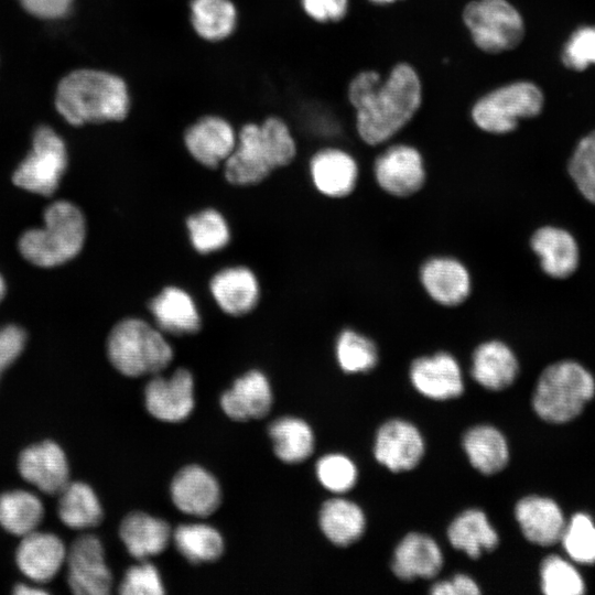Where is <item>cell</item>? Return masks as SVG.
<instances>
[{
	"instance_id": "cell-1",
	"label": "cell",
	"mask_w": 595,
	"mask_h": 595,
	"mask_svg": "<svg viewBox=\"0 0 595 595\" xmlns=\"http://www.w3.org/2000/svg\"><path fill=\"white\" fill-rule=\"evenodd\" d=\"M348 99L356 110V129L369 145L388 141L416 113L422 85L416 71L398 63L386 78L376 71L358 73L348 85Z\"/></svg>"
},
{
	"instance_id": "cell-2",
	"label": "cell",
	"mask_w": 595,
	"mask_h": 595,
	"mask_svg": "<svg viewBox=\"0 0 595 595\" xmlns=\"http://www.w3.org/2000/svg\"><path fill=\"white\" fill-rule=\"evenodd\" d=\"M55 108L73 126L122 121L131 110V95L121 76L104 69L80 68L60 80Z\"/></svg>"
},
{
	"instance_id": "cell-3",
	"label": "cell",
	"mask_w": 595,
	"mask_h": 595,
	"mask_svg": "<svg viewBox=\"0 0 595 595\" xmlns=\"http://www.w3.org/2000/svg\"><path fill=\"white\" fill-rule=\"evenodd\" d=\"M295 155L296 142L289 125L270 115L260 122L249 121L240 127L236 147L224 162V175L232 185H255L290 164Z\"/></svg>"
},
{
	"instance_id": "cell-4",
	"label": "cell",
	"mask_w": 595,
	"mask_h": 595,
	"mask_svg": "<svg viewBox=\"0 0 595 595\" xmlns=\"http://www.w3.org/2000/svg\"><path fill=\"white\" fill-rule=\"evenodd\" d=\"M45 225L22 235L19 249L33 264L54 267L74 258L82 249L86 227L82 212L72 203L60 201L44 213Z\"/></svg>"
},
{
	"instance_id": "cell-5",
	"label": "cell",
	"mask_w": 595,
	"mask_h": 595,
	"mask_svg": "<svg viewBox=\"0 0 595 595\" xmlns=\"http://www.w3.org/2000/svg\"><path fill=\"white\" fill-rule=\"evenodd\" d=\"M107 354L111 365L128 377L158 374L173 359L162 331L138 317L125 318L112 327Z\"/></svg>"
},
{
	"instance_id": "cell-6",
	"label": "cell",
	"mask_w": 595,
	"mask_h": 595,
	"mask_svg": "<svg viewBox=\"0 0 595 595\" xmlns=\"http://www.w3.org/2000/svg\"><path fill=\"white\" fill-rule=\"evenodd\" d=\"M594 393L593 376L582 365L562 360L542 371L532 405L541 419L564 423L576 418Z\"/></svg>"
},
{
	"instance_id": "cell-7",
	"label": "cell",
	"mask_w": 595,
	"mask_h": 595,
	"mask_svg": "<svg viewBox=\"0 0 595 595\" xmlns=\"http://www.w3.org/2000/svg\"><path fill=\"white\" fill-rule=\"evenodd\" d=\"M542 90L528 80H517L482 96L472 108L474 123L485 132L505 134L513 131L520 119L538 116L543 108Z\"/></svg>"
},
{
	"instance_id": "cell-8",
	"label": "cell",
	"mask_w": 595,
	"mask_h": 595,
	"mask_svg": "<svg viewBox=\"0 0 595 595\" xmlns=\"http://www.w3.org/2000/svg\"><path fill=\"white\" fill-rule=\"evenodd\" d=\"M463 22L474 44L489 54L513 50L524 36L523 19L507 0H473L463 10Z\"/></svg>"
},
{
	"instance_id": "cell-9",
	"label": "cell",
	"mask_w": 595,
	"mask_h": 595,
	"mask_svg": "<svg viewBox=\"0 0 595 595\" xmlns=\"http://www.w3.org/2000/svg\"><path fill=\"white\" fill-rule=\"evenodd\" d=\"M67 165V151L62 138L50 127H39L32 149L13 174L15 185L41 195H51Z\"/></svg>"
},
{
	"instance_id": "cell-10",
	"label": "cell",
	"mask_w": 595,
	"mask_h": 595,
	"mask_svg": "<svg viewBox=\"0 0 595 595\" xmlns=\"http://www.w3.org/2000/svg\"><path fill=\"white\" fill-rule=\"evenodd\" d=\"M183 142L187 153L197 163L207 169H216L234 151L237 131L227 118L207 113L185 128Z\"/></svg>"
},
{
	"instance_id": "cell-11",
	"label": "cell",
	"mask_w": 595,
	"mask_h": 595,
	"mask_svg": "<svg viewBox=\"0 0 595 595\" xmlns=\"http://www.w3.org/2000/svg\"><path fill=\"white\" fill-rule=\"evenodd\" d=\"M374 175L386 193L408 197L419 192L425 182L424 161L414 147L393 144L377 156Z\"/></svg>"
},
{
	"instance_id": "cell-12",
	"label": "cell",
	"mask_w": 595,
	"mask_h": 595,
	"mask_svg": "<svg viewBox=\"0 0 595 595\" xmlns=\"http://www.w3.org/2000/svg\"><path fill=\"white\" fill-rule=\"evenodd\" d=\"M67 581L78 595H106L112 586V576L106 565L100 541L90 534L77 538L68 553Z\"/></svg>"
},
{
	"instance_id": "cell-13",
	"label": "cell",
	"mask_w": 595,
	"mask_h": 595,
	"mask_svg": "<svg viewBox=\"0 0 595 595\" xmlns=\"http://www.w3.org/2000/svg\"><path fill=\"white\" fill-rule=\"evenodd\" d=\"M424 454V441L418 428L409 421L391 419L376 433L374 455L378 463L393 473L414 468Z\"/></svg>"
},
{
	"instance_id": "cell-14",
	"label": "cell",
	"mask_w": 595,
	"mask_h": 595,
	"mask_svg": "<svg viewBox=\"0 0 595 595\" xmlns=\"http://www.w3.org/2000/svg\"><path fill=\"white\" fill-rule=\"evenodd\" d=\"M145 408L151 415L164 422L185 420L194 409V380L192 374L180 368L171 377H154L144 389Z\"/></svg>"
},
{
	"instance_id": "cell-15",
	"label": "cell",
	"mask_w": 595,
	"mask_h": 595,
	"mask_svg": "<svg viewBox=\"0 0 595 595\" xmlns=\"http://www.w3.org/2000/svg\"><path fill=\"white\" fill-rule=\"evenodd\" d=\"M409 377L414 389L429 399L448 400L464 392L461 367L457 360L445 351L414 359Z\"/></svg>"
},
{
	"instance_id": "cell-16",
	"label": "cell",
	"mask_w": 595,
	"mask_h": 595,
	"mask_svg": "<svg viewBox=\"0 0 595 595\" xmlns=\"http://www.w3.org/2000/svg\"><path fill=\"white\" fill-rule=\"evenodd\" d=\"M21 476L41 491L60 494L69 483V469L63 450L52 441L25 448L19 457Z\"/></svg>"
},
{
	"instance_id": "cell-17",
	"label": "cell",
	"mask_w": 595,
	"mask_h": 595,
	"mask_svg": "<svg viewBox=\"0 0 595 595\" xmlns=\"http://www.w3.org/2000/svg\"><path fill=\"white\" fill-rule=\"evenodd\" d=\"M170 491L177 509L196 517L212 515L221 500L216 478L197 465L180 469L172 479Z\"/></svg>"
},
{
	"instance_id": "cell-18",
	"label": "cell",
	"mask_w": 595,
	"mask_h": 595,
	"mask_svg": "<svg viewBox=\"0 0 595 595\" xmlns=\"http://www.w3.org/2000/svg\"><path fill=\"white\" fill-rule=\"evenodd\" d=\"M420 280L428 295L444 306H457L470 293V275L457 259L432 257L420 269Z\"/></svg>"
},
{
	"instance_id": "cell-19",
	"label": "cell",
	"mask_w": 595,
	"mask_h": 595,
	"mask_svg": "<svg viewBox=\"0 0 595 595\" xmlns=\"http://www.w3.org/2000/svg\"><path fill=\"white\" fill-rule=\"evenodd\" d=\"M209 289L218 307L231 316L250 313L260 294L256 274L244 266L219 270L210 279Z\"/></svg>"
},
{
	"instance_id": "cell-20",
	"label": "cell",
	"mask_w": 595,
	"mask_h": 595,
	"mask_svg": "<svg viewBox=\"0 0 595 595\" xmlns=\"http://www.w3.org/2000/svg\"><path fill=\"white\" fill-rule=\"evenodd\" d=\"M443 554L430 536L410 532L394 549L391 570L402 581L432 578L441 571Z\"/></svg>"
},
{
	"instance_id": "cell-21",
	"label": "cell",
	"mask_w": 595,
	"mask_h": 595,
	"mask_svg": "<svg viewBox=\"0 0 595 595\" xmlns=\"http://www.w3.org/2000/svg\"><path fill=\"white\" fill-rule=\"evenodd\" d=\"M310 173L320 193L332 198H342L354 191L358 178V166L355 159L346 151L325 148L312 156Z\"/></svg>"
},
{
	"instance_id": "cell-22",
	"label": "cell",
	"mask_w": 595,
	"mask_h": 595,
	"mask_svg": "<svg viewBox=\"0 0 595 595\" xmlns=\"http://www.w3.org/2000/svg\"><path fill=\"white\" fill-rule=\"evenodd\" d=\"M66 560L63 541L48 532L32 531L24 536L17 549V564L32 581L52 580Z\"/></svg>"
},
{
	"instance_id": "cell-23",
	"label": "cell",
	"mask_w": 595,
	"mask_h": 595,
	"mask_svg": "<svg viewBox=\"0 0 595 595\" xmlns=\"http://www.w3.org/2000/svg\"><path fill=\"white\" fill-rule=\"evenodd\" d=\"M533 252L539 257L542 270L555 279L572 275L580 262V250L574 237L563 228L543 226L530 239Z\"/></svg>"
},
{
	"instance_id": "cell-24",
	"label": "cell",
	"mask_w": 595,
	"mask_h": 595,
	"mask_svg": "<svg viewBox=\"0 0 595 595\" xmlns=\"http://www.w3.org/2000/svg\"><path fill=\"white\" fill-rule=\"evenodd\" d=\"M220 405L236 421L267 415L272 405V391L267 377L258 370L248 371L223 393Z\"/></svg>"
},
{
	"instance_id": "cell-25",
	"label": "cell",
	"mask_w": 595,
	"mask_h": 595,
	"mask_svg": "<svg viewBox=\"0 0 595 595\" xmlns=\"http://www.w3.org/2000/svg\"><path fill=\"white\" fill-rule=\"evenodd\" d=\"M515 517L526 539L543 547L560 541L565 528L559 506L540 496L520 499L515 507Z\"/></svg>"
},
{
	"instance_id": "cell-26",
	"label": "cell",
	"mask_w": 595,
	"mask_h": 595,
	"mask_svg": "<svg viewBox=\"0 0 595 595\" xmlns=\"http://www.w3.org/2000/svg\"><path fill=\"white\" fill-rule=\"evenodd\" d=\"M156 327L173 335L194 334L201 329L202 318L195 301L178 286H165L149 304Z\"/></svg>"
},
{
	"instance_id": "cell-27",
	"label": "cell",
	"mask_w": 595,
	"mask_h": 595,
	"mask_svg": "<svg viewBox=\"0 0 595 595\" xmlns=\"http://www.w3.org/2000/svg\"><path fill=\"white\" fill-rule=\"evenodd\" d=\"M518 371L516 355L501 340L484 342L473 353L470 374L485 389L499 391L508 388L517 378Z\"/></svg>"
},
{
	"instance_id": "cell-28",
	"label": "cell",
	"mask_w": 595,
	"mask_h": 595,
	"mask_svg": "<svg viewBox=\"0 0 595 595\" xmlns=\"http://www.w3.org/2000/svg\"><path fill=\"white\" fill-rule=\"evenodd\" d=\"M119 534L130 555L144 561L165 550L171 529L164 520L137 511L122 520Z\"/></svg>"
},
{
	"instance_id": "cell-29",
	"label": "cell",
	"mask_w": 595,
	"mask_h": 595,
	"mask_svg": "<svg viewBox=\"0 0 595 595\" xmlns=\"http://www.w3.org/2000/svg\"><path fill=\"white\" fill-rule=\"evenodd\" d=\"M188 20L201 40L219 43L236 32L239 12L232 0H190Z\"/></svg>"
},
{
	"instance_id": "cell-30",
	"label": "cell",
	"mask_w": 595,
	"mask_h": 595,
	"mask_svg": "<svg viewBox=\"0 0 595 595\" xmlns=\"http://www.w3.org/2000/svg\"><path fill=\"white\" fill-rule=\"evenodd\" d=\"M453 548L477 559L484 551L494 550L499 543L497 531L486 513L479 509H466L457 515L447 528Z\"/></svg>"
},
{
	"instance_id": "cell-31",
	"label": "cell",
	"mask_w": 595,
	"mask_h": 595,
	"mask_svg": "<svg viewBox=\"0 0 595 595\" xmlns=\"http://www.w3.org/2000/svg\"><path fill=\"white\" fill-rule=\"evenodd\" d=\"M463 448L472 466L484 475L502 470L509 461L508 443L491 425L470 428L463 436Z\"/></svg>"
},
{
	"instance_id": "cell-32",
	"label": "cell",
	"mask_w": 595,
	"mask_h": 595,
	"mask_svg": "<svg viewBox=\"0 0 595 595\" xmlns=\"http://www.w3.org/2000/svg\"><path fill=\"white\" fill-rule=\"evenodd\" d=\"M318 522L324 536L338 547H347L359 540L366 527L363 509L354 501L340 497L323 504Z\"/></svg>"
},
{
	"instance_id": "cell-33",
	"label": "cell",
	"mask_w": 595,
	"mask_h": 595,
	"mask_svg": "<svg viewBox=\"0 0 595 595\" xmlns=\"http://www.w3.org/2000/svg\"><path fill=\"white\" fill-rule=\"evenodd\" d=\"M275 455L289 464L305 461L313 452L314 435L310 425L293 416H283L269 426Z\"/></svg>"
},
{
	"instance_id": "cell-34",
	"label": "cell",
	"mask_w": 595,
	"mask_h": 595,
	"mask_svg": "<svg viewBox=\"0 0 595 595\" xmlns=\"http://www.w3.org/2000/svg\"><path fill=\"white\" fill-rule=\"evenodd\" d=\"M58 517L69 528L86 529L99 524L102 509L94 490L84 483H68L60 493Z\"/></svg>"
},
{
	"instance_id": "cell-35",
	"label": "cell",
	"mask_w": 595,
	"mask_h": 595,
	"mask_svg": "<svg viewBox=\"0 0 595 595\" xmlns=\"http://www.w3.org/2000/svg\"><path fill=\"white\" fill-rule=\"evenodd\" d=\"M41 500L25 490H12L0 496V524L14 536L34 531L43 518Z\"/></svg>"
},
{
	"instance_id": "cell-36",
	"label": "cell",
	"mask_w": 595,
	"mask_h": 595,
	"mask_svg": "<svg viewBox=\"0 0 595 595\" xmlns=\"http://www.w3.org/2000/svg\"><path fill=\"white\" fill-rule=\"evenodd\" d=\"M173 539L178 552L194 564L216 561L224 551L221 534L204 523L181 524Z\"/></svg>"
},
{
	"instance_id": "cell-37",
	"label": "cell",
	"mask_w": 595,
	"mask_h": 595,
	"mask_svg": "<svg viewBox=\"0 0 595 595\" xmlns=\"http://www.w3.org/2000/svg\"><path fill=\"white\" fill-rule=\"evenodd\" d=\"M186 228L193 248L203 255L221 250L230 240V229L225 217L214 208L191 215Z\"/></svg>"
},
{
	"instance_id": "cell-38",
	"label": "cell",
	"mask_w": 595,
	"mask_h": 595,
	"mask_svg": "<svg viewBox=\"0 0 595 595\" xmlns=\"http://www.w3.org/2000/svg\"><path fill=\"white\" fill-rule=\"evenodd\" d=\"M336 358L347 374L367 372L378 363L376 344L354 329H344L336 340Z\"/></svg>"
},
{
	"instance_id": "cell-39",
	"label": "cell",
	"mask_w": 595,
	"mask_h": 595,
	"mask_svg": "<svg viewBox=\"0 0 595 595\" xmlns=\"http://www.w3.org/2000/svg\"><path fill=\"white\" fill-rule=\"evenodd\" d=\"M567 172L584 198L595 204V130L576 144Z\"/></svg>"
},
{
	"instance_id": "cell-40",
	"label": "cell",
	"mask_w": 595,
	"mask_h": 595,
	"mask_svg": "<svg viewBox=\"0 0 595 595\" xmlns=\"http://www.w3.org/2000/svg\"><path fill=\"white\" fill-rule=\"evenodd\" d=\"M541 588L547 595H578L584 584L577 571L556 555L544 559L540 570Z\"/></svg>"
},
{
	"instance_id": "cell-41",
	"label": "cell",
	"mask_w": 595,
	"mask_h": 595,
	"mask_svg": "<svg viewBox=\"0 0 595 595\" xmlns=\"http://www.w3.org/2000/svg\"><path fill=\"white\" fill-rule=\"evenodd\" d=\"M560 541L573 560L587 564L595 562V526L587 515H574L565 524Z\"/></svg>"
},
{
	"instance_id": "cell-42",
	"label": "cell",
	"mask_w": 595,
	"mask_h": 595,
	"mask_svg": "<svg viewBox=\"0 0 595 595\" xmlns=\"http://www.w3.org/2000/svg\"><path fill=\"white\" fill-rule=\"evenodd\" d=\"M316 475L326 489L343 494L355 486L358 472L354 462L347 456L328 454L317 462Z\"/></svg>"
},
{
	"instance_id": "cell-43",
	"label": "cell",
	"mask_w": 595,
	"mask_h": 595,
	"mask_svg": "<svg viewBox=\"0 0 595 595\" xmlns=\"http://www.w3.org/2000/svg\"><path fill=\"white\" fill-rule=\"evenodd\" d=\"M561 60L565 67L576 72L595 65V25L574 30L562 48Z\"/></svg>"
},
{
	"instance_id": "cell-44",
	"label": "cell",
	"mask_w": 595,
	"mask_h": 595,
	"mask_svg": "<svg viewBox=\"0 0 595 595\" xmlns=\"http://www.w3.org/2000/svg\"><path fill=\"white\" fill-rule=\"evenodd\" d=\"M122 595H162L163 584L156 567L145 560L128 569L119 585Z\"/></svg>"
},
{
	"instance_id": "cell-45",
	"label": "cell",
	"mask_w": 595,
	"mask_h": 595,
	"mask_svg": "<svg viewBox=\"0 0 595 595\" xmlns=\"http://www.w3.org/2000/svg\"><path fill=\"white\" fill-rule=\"evenodd\" d=\"M304 13L315 22L340 21L347 13L348 0H300Z\"/></svg>"
},
{
	"instance_id": "cell-46",
	"label": "cell",
	"mask_w": 595,
	"mask_h": 595,
	"mask_svg": "<svg viewBox=\"0 0 595 595\" xmlns=\"http://www.w3.org/2000/svg\"><path fill=\"white\" fill-rule=\"evenodd\" d=\"M24 343L25 334L20 327L9 325L0 329V374L17 359Z\"/></svg>"
},
{
	"instance_id": "cell-47",
	"label": "cell",
	"mask_w": 595,
	"mask_h": 595,
	"mask_svg": "<svg viewBox=\"0 0 595 595\" xmlns=\"http://www.w3.org/2000/svg\"><path fill=\"white\" fill-rule=\"evenodd\" d=\"M31 14L41 19H58L66 15L74 0H19Z\"/></svg>"
},
{
	"instance_id": "cell-48",
	"label": "cell",
	"mask_w": 595,
	"mask_h": 595,
	"mask_svg": "<svg viewBox=\"0 0 595 595\" xmlns=\"http://www.w3.org/2000/svg\"><path fill=\"white\" fill-rule=\"evenodd\" d=\"M450 582L454 595H478L480 593L477 583L466 574H456Z\"/></svg>"
},
{
	"instance_id": "cell-49",
	"label": "cell",
	"mask_w": 595,
	"mask_h": 595,
	"mask_svg": "<svg viewBox=\"0 0 595 595\" xmlns=\"http://www.w3.org/2000/svg\"><path fill=\"white\" fill-rule=\"evenodd\" d=\"M434 595H454L453 587L450 581H440L432 585L430 589Z\"/></svg>"
},
{
	"instance_id": "cell-50",
	"label": "cell",
	"mask_w": 595,
	"mask_h": 595,
	"mask_svg": "<svg viewBox=\"0 0 595 595\" xmlns=\"http://www.w3.org/2000/svg\"><path fill=\"white\" fill-rule=\"evenodd\" d=\"M14 593L21 594V595H30V594L37 595V594H46V591H44L43 588L33 587L25 584H19L14 587Z\"/></svg>"
},
{
	"instance_id": "cell-51",
	"label": "cell",
	"mask_w": 595,
	"mask_h": 595,
	"mask_svg": "<svg viewBox=\"0 0 595 595\" xmlns=\"http://www.w3.org/2000/svg\"><path fill=\"white\" fill-rule=\"evenodd\" d=\"M371 1L372 3H377V4H388V3H392L397 0H369Z\"/></svg>"
},
{
	"instance_id": "cell-52",
	"label": "cell",
	"mask_w": 595,
	"mask_h": 595,
	"mask_svg": "<svg viewBox=\"0 0 595 595\" xmlns=\"http://www.w3.org/2000/svg\"><path fill=\"white\" fill-rule=\"evenodd\" d=\"M4 282H3V279L1 278L0 275V300L2 299L3 294H4Z\"/></svg>"
}]
</instances>
